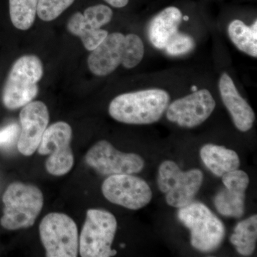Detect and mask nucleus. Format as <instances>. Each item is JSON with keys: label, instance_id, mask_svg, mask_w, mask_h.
I'll return each mask as SVG.
<instances>
[{"label": "nucleus", "instance_id": "obj_26", "mask_svg": "<svg viewBox=\"0 0 257 257\" xmlns=\"http://www.w3.org/2000/svg\"><path fill=\"white\" fill-rule=\"evenodd\" d=\"M221 177L223 184L226 188L238 189L246 192L249 184V177L247 174L238 169L224 174Z\"/></svg>", "mask_w": 257, "mask_h": 257}, {"label": "nucleus", "instance_id": "obj_3", "mask_svg": "<svg viewBox=\"0 0 257 257\" xmlns=\"http://www.w3.org/2000/svg\"><path fill=\"white\" fill-rule=\"evenodd\" d=\"M4 215L0 223L5 229H26L35 224L43 207V194L36 186L15 182L3 197Z\"/></svg>", "mask_w": 257, "mask_h": 257}, {"label": "nucleus", "instance_id": "obj_25", "mask_svg": "<svg viewBox=\"0 0 257 257\" xmlns=\"http://www.w3.org/2000/svg\"><path fill=\"white\" fill-rule=\"evenodd\" d=\"M83 15L87 23L94 28L101 29V27L111 21L113 12L106 5H97L87 8Z\"/></svg>", "mask_w": 257, "mask_h": 257}, {"label": "nucleus", "instance_id": "obj_20", "mask_svg": "<svg viewBox=\"0 0 257 257\" xmlns=\"http://www.w3.org/2000/svg\"><path fill=\"white\" fill-rule=\"evenodd\" d=\"M245 192L238 189H222L214 197V206L221 215L239 219L244 213Z\"/></svg>", "mask_w": 257, "mask_h": 257}, {"label": "nucleus", "instance_id": "obj_2", "mask_svg": "<svg viewBox=\"0 0 257 257\" xmlns=\"http://www.w3.org/2000/svg\"><path fill=\"white\" fill-rule=\"evenodd\" d=\"M42 76L43 65L37 56L24 55L15 61L3 88L5 107L14 110L31 102L38 94Z\"/></svg>", "mask_w": 257, "mask_h": 257}, {"label": "nucleus", "instance_id": "obj_12", "mask_svg": "<svg viewBox=\"0 0 257 257\" xmlns=\"http://www.w3.org/2000/svg\"><path fill=\"white\" fill-rule=\"evenodd\" d=\"M20 119L21 131L18 141V150L25 156H31L38 148L50 121L47 106L42 101H31L23 106Z\"/></svg>", "mask_w": 257, "mask_h": 257}, {"label": "nucleus", "instance_id": "obj_17", "mask_svg": "<svg viewBox=\"0 0 257 257\" xmlns=\"http://www.w3.org/2000/svg\"><path fill=\"white\" fill-rule=\"evenodd\" d=\"M67 30L72 35L79 37L84 47L89 51L94 50L109 35L106 30L94 28L87 23L80 13H74L69 19Z\"/></svg>", "mask_w": 257, "mask_h": 257}, {"label": "nucleus", "instance_id": "obj_18", "mask_svg": "<svg viewBox=\"0 0 257 257\" xmlns=\"http://www.w3.org/2000/svg\"><path fill=\"white\" fill-rule=\"evenodd\" d=\"M257 240V216L252 215L239 221L235 226L234 234L230 241L236 247L239 254L248 256L256 248Z\"/></svg>", "mask_w": 257, "mask_h": 257}, {"label": "nucleus", "instance_id": "obj_4", "mask_svg": "<svg viewBox=\"0 0 257 257\" xmlns=\"http://www.w3.org/2000/svg\"><path fill=\"white\" fill-rule=\"evenodd\" d=\"M179 220L190 230L191 244L202 252H212L219 247L226 230L222 221L201 202H191L180 208Z\"/></svg>", "mask_w": 257, "mask_h": 257}, {"label": "nucleus", "instance_id": "obj_22", "mask_svg": "<svg viewBox=\"0 0 257 257\" xmlns=\"http://www.w3.org/2000/svg\"><path fill=\"white\" fill-rule=\"evenodd\" d=\"M145 47L140 37L134 34L125 36L121 64L126 69L138 66L143 60Z\"/></svg>", "mask_w": 257, "mask_h": 257}, {"label": "nucleus", "instance_id": "obj_7", "mask_svg": "<svg viewBox=\"0 0 257 257\" xmlns=\"http://www.w3.org/2000/svg\"><path fill=\"white\" fill-rule=\"evenodd\" d=\"M40 234L47 256H77L78 229L73 219L67 214H47L40 223Z\"/></svg>", "mask_w": 257, "mask_h": 257}, {"label": "nucleus", "instance_id": "obj_8", "mask_svg": "<svg viewBox=\"0 0 257 257\" xmlns=\"http://www.w3.org/2000/svg\"><path fill=\"white\" fill-rule=\"evenodd\" d=\"M72 130L64 121H57L45 130L38 147L39 154L48 155L47 172L54 176H63L72 170L74 155L71 149Z\"/></svg>", "mask_w": 257, "mask_h": 257}, {"label": "nucleus", "instance_id": "obj_9", "mask_svg": "<svg viewBox=\"0 0 257 257\" xmlns=\"http://www.w3.org/2000/svg\"><path fill=\"white\" fill-rule=\"evenodd\" d=\"M86 163L104 176L140 173L145 167L143 157L134 153L116 150L106 140L93 145L85 156Z\"/></svg>", "mask_w": 257, "mask_h": 257}, {"label": "nucleus", "instance_id": "obj_29", "mask_svg": "<svg viewBox=\"0 0 257 257\" xmlns=\"http://www.w3.org/2000/svg\"><path fill=\"white\" fill-rule=\"evenodd\" d=\"M192 90L193 92H196V91H197V87L196 86H192Z\"/></svg>", "mask_w": 257, "mask_h": 257}, {"label": "nucleus", "instance_id": "obj_14", "mask_svg": "<svg viewBox=\"0 0 257 257\" xmlns=\"http://www.w3.org/2000/svg\"><path fill=\"white\" fill-rule=\"evenodd\" d=\"M221 99L229 111L235 126L242 133L251 130L255 120L253 109L241 97L229 74L224 73L219 82Z\"/></svg>", "mask_w": 257, "mask_h": 257}, {"label": "nucleus", "instance_id": "obj_5", "mask_svg": "<svg viewBox=\"0 0 257 257\" xmlns=\"http://www.w3.org/2000/svg\"><path fill=\"white\" fill-rule=\"evenodd\" d=\"M117 222L109 211L89 209L79 240V249L82 257H109L116 251L111 249Z\"/></svg>", "mask_w": 257, "mask_h": 257}, {"label": "nucleus", "instance_id": "obj_28", "mask_svg": "<svg viewBox=\"0 0 257 257\" xmlns=\"http://www.w3.org/2000/svg\"><path fill=\"white\" fill-rule=\"evenodd\" d=\"M104 1L111 6L116 8H124L128 3V0H104Z\"/></svg>", "mask_w": 257, "mask_h": 257}, {"label": "nucleus", "instance_id": "obj_30", "mask_svg": "<svg viewBox=\"0 0 257 257\" xmlns=\"http://www.w3.org/2000/svg\"><path fill=\"white\" fill-rule=\"evenodd\" d=\"M121 247H124L125 245L124 244H121Z\"/></svg>", "mask_w": 257, "mask_h": 257}, {"label": "nucleus", "instance_id": "obj_24", "mask_svg": "<svg viewBox=\"0 0 257 257\" xmlns=\"http://www.w3.org/2000/svg\"><path fill=\"white\" fill-rule=\"evenodd\" d=\"M195 43L192 37L177 32L165 47L166 52L171 56H180L189 53L194 48Z\"/></svg>", "mask_w": 257, "mask_h": 257}, {"label": "nucleus", "instance_id": "obj_13", "mask_svg": "<svg viewBox=\"0 0 257 257\" xmlns=\"http://www.w3.org/2000/svg\"><path fill=\"white\" fill-rule=\"evenodd\" d=\"M125 36L119 32L108 35L87 59L89 69L97 76H106L121 64Z\"/></svg>", "mask_w": 257, "mask_h": 257}, {"label": "nucleus", "instance_id": "obj_1", "mask_svg": "<svg viewBox=\"0 0 257 257\" xmlns=\"http://www.w3.org/2000/svg\"><path fill=\"white\" fill-rule=\"evenodd\" d=\"M168 92L150 89L125 93L115 97L109 106L111 117L128 124H150L162 117L170 104Z\"/></svg>", "mask_w": 257, "mask_h": 257}, {"label": "nucleus", "instance_id": "obj_10", "mask_svg": "<svg viewBox=\"0 0 257 257\" xmlns=\"http://www.w3.org/2000/svg\"><path fill=\"white\" fill-rule=\"evenodd\" d=\"M109 202L132 210L145 207L152 199V192L144 179L132 175L109 176L101 186Z\"/></svg>", "mask_w": 257, "mask_h": 257}, {"label": "nucleus", "instance_id": "obj_23", "mask_svg": "<svg viewBox=\"0 0 257 257\" xmlns=\"http://www.w3.org/2000/svg\"><path fill=\"white\" fill-rule=\"evenodd\" d=\"M74 0H38L37 14L45 22L55 20L69 8Z\"/></svg>", "mask_w": 257, "mask_h": 257}, {"label": "nucleus", "instance_id": "obj_21", "mask_svg": "<svg viewBox=\"0 0 257 257\" xmlns=\"http://www.w3.org/2000/svg\"><path fill=\"white\" fill-rule=\"evenodd\" d=\"M12 23L20 30H28L35 23L38 0H9Z\"/></svg>", "mask_w": 257, "mask_h": 257}, {"label": "nucleus", "instance_id": "obj_27", "mask_svg": "<svg viewBox=\"0 0 257 257\" xmlns=\"http://www.w3.org/2000/svg\"><path fill=\"white\" fill-rule=\"evenodd\" d=\"M21 127L16 123H13L0 130V147L10 148L18 141Z\"/></svg>", "mask_w": 257, "mask_h": 257}, {"label": "nucleus", "instance_id": "obj_11", "mask_svg": "<svg viewBox=\"0 0 257 257\" xmlns=\"http://www.w3.org/2000/svg\"><path fill=\"white\" fill-rule=\"evenodd\" d=\"M215 106L210 92L200 89L173 101L167 107V118L182 127H195L210 116Z\"/></svg>", "mask_w": 257, "mask_h": 257}, {"label": "nucleus", "instance_id": "obj_19", "mask_svg": "<svg viewBox=\"0 0 257 257\" xmlns=\"http://www.w3.org/2000/svg\"><path fill=\"white\" fill-rule=\"evenodd\" d=\"M228 32L235 46L241 52L256 58V20L251 27H248L241 20H235L230 23Z\"/></svg>", "mask_w": 257, "mask_h": 257}, {"label": "nucleus", "instance_id": "obj_15", "mask_svg": "<svg viewBox=\"0 0 257 257\" xmlns=\"http://www.w3.org/2000/svg\"><path fill=\"white\" fill-rule=\"evenodd\" d=\"M180 10L175 7L166 8L153 18L149 25V39L154 47L165 48L171 37L178 32L182 21Z\"/></svg>", "mask_w": 257, "mask_h": 257}, {"label": "nucleus", "instance_id": "obj_16", "mask_svg": "<svg viewBox=\"0 0 257 257\" xmlns=\"http://www.w3.org/2000/svg\"><path fill=\"white\" fill-rule=\"evenodd\" d=\"M200 157L206 167L217 177L239 169V157L234 150L208 144L202 147Z\"/></svg>", "mask_w": 257, "mask_h": 257}, {"label": "nucleus", "instance_id": "obj_6", "mask_svg": "<svg viewBox=\"0 0 257 257\" xmlns=\"http://www.w3.org/2000/svg\"><path fill=\"white\" fill-rule=\"evenodd\" d=\"M203 179L202 171L194 169L183 172L175 162L167 160L159 167L157 184L166 194L167 204L180 209L192 202L202 187Z\"/></svg>", "mask_w": 257, "mask_h": 257}]
</instances>
